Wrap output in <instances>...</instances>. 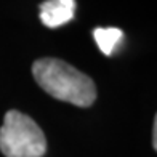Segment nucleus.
<instances>
[{
	"label": "nucleus",
	"mask_w": 157,
	"mask_h": 157,
	"mask_svg": "<svg viewBox=\"0 0 157 157\" xmlns=\"http://www.w3.org/2000/svg\"><path fill=\"white\" fill-rule=\"evenodd\" d=\"M152 147L157 151V114L154 117V125H152Z\"/></svg>",
	"instance_id": "nucleus-5"
},
{
	"label": "nucleus",
	"mask_w": 157,
	"mask_h": 157,
	"mask_svg": "<svg viewBox=\"0 0 157 157\" xmlns=\"http://www.w3.org/2000/svg\"><path fill=\"white\" fill-rule=\"evenodd\" d=\"M37 85L59 101L90 108L96 101V85L77 67L58 58H40L32 64Z\"/></svg>",
	"instance_id": "nucleus-1"
},
{
	"label": "nucleus",
	"mask_w": 157,
	"mask_h": 157,
	"mask_svg": "<svg viewBox=\"0 0 157 157\" xmlns=\"http://www.w3.org/2000/svg\"><path fill=\"white\" fill-rule=\"evenodd\" d=\"M93 37L98 48L103 52V55L111 56L125 39V34L119 27H96L93 31Z\"/></svg>",
	"instance_id": "nucleus-4"
},
{
	"label": "nucleus",
	"mask_w": 157,
	"mask_h": 157,
	"mask_svg": "<svg viewBox=\"0 0 157 157\" xmlns=\"http://www.w3.org/2000/svg\"><path fill=\"white\" fill-rule=\"evenodd\" d=\"M0 151L5 157H44L47 138L29 116L11 109L0 128Z\"/></svg>",
	"instance_id": "nucleus-2"
},
{
	"label": "nucleus",
	"mask_w": 157,
	"mask_h": 157,
	"mask_svg": "<svg viewBox=\"0 0 157 157\" xmlns=\"http://www.w3.org/2000/svg\"><path fill=\"white\" fill-rule=\"evenodd\" d=\"M40 21L50 29L67 24L74 18L75 0H45L40 6Z\"/></svg>",
	"instance_id": "nucleus-3"
}]
</instances>
